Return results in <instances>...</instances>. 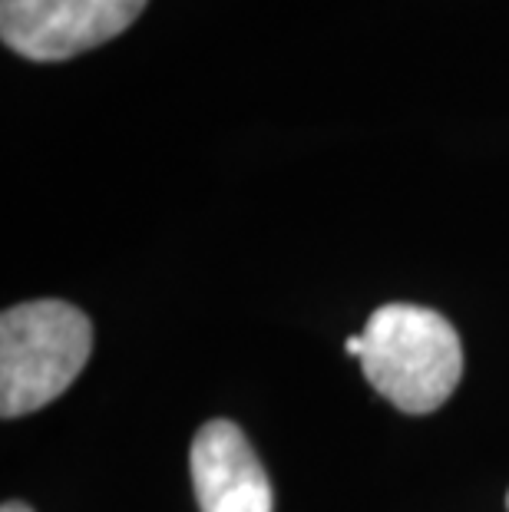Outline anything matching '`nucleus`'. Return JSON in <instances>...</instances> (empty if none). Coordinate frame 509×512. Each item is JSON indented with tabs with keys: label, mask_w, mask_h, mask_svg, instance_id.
Returning <instances> with one entry per match:
<instances>
[{
	"label": "nucleus",
	"mask_w": 509,
	"mask_h": 512,
	"mask_svg": "<svg viewBox=\"0 0 509 512\" xmlns=\"http://www.w3.org/2000/svg\"><path fill=\"white\" fill-rule=\"evenodd\" d=\"M364 377L404 413H433L463 377V344L440 311L384 304L364 324Z\"/></svg>",
	"instance_id": "1"
},
{
	"label": "nucleus",
	"mask_w": 509,
	"mask_h": 512,
	"mask_svg": "<svg viewBox=\"0 0 509 512\" xmlns=\"http://www.w3.org/2000/svg\"><path fill=\"white\" fill-rule=\"evenodd\" d=\"M93 354V324L67 301L40 298L0 314V417L47 407Z\"/></svg>",
	"instance_id": "2"
},
{
	"label": "nucleus",
	"mask_w": 509,
	"mask_h": 512,
	"mask_svg": "<svg viewBox=\"0 0 509 512\" xmlns=\"http://www.w3.org/2000/svg\"><path fill=\"white\" fill-rule=\"evenodd\" d=\"M146 0H0V37L37 63L70 60L119 37Z\"/></svg>",
	"instance_id": "3"
},
{
	"label": "nucleus",
	"mask_w": 509,
	"mask_h": 512,
	"mask_svg": "<svg viewBox=\"0 0 509 512\" xmlns=\"http://www.w3.org/2000/svg\"><path fill=\"white\" fill-rule=\"evenodd\" d=\"M189 466L199 512H275L272 479L238 423L209 420L199 427Z\"/></svg>",
	"instance_id": "4"
},
{
	"label": "nucleus",
	"mask_w": 509,
	"mask_h": 512,
	"mask_svg": "<svg viewBox=\"0 0 509 512\" xmlns=\"http://www.w3.org/2000/svg\"><path fill=\"white\" fill-rule=\"evenodd\" d=\"M344 351H348L351 357H361V351H364V337H361V334H351L348 341H344Z\"/></svg>",
	"instance_id": "5"
},
{
	"label": "nucleus",
	"mask_w": 509,
	"mask_h": 512,
	"mask_svg": "<svg viewBox=\"0 0 509 512\" xmlns=\"http://www.w3.org/2000/svg\"><path fill=\"white\" fill-rule=\"evenodd\" d=\"M0 512H34L27 503H20V499H10V503H4V509Z\"/></svg>",
	"instance_id": "6"
},
{
	"label": "nucleus",
	"mask_w": 509,
	"mask_h": 512,
	"mask_svg": "<svg viewBox=\"0 0 509 512\" xmlns=\"http://www.w3.org/2000/svg\"><path fill=\"white\" fill-rule=\"evenodd\" d=\"M506 506H509V496H506Z\"/></svg>",
	"instance_id": "7"
}]
</instances>
